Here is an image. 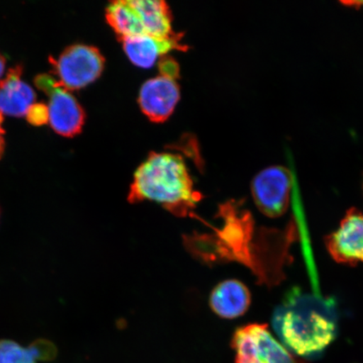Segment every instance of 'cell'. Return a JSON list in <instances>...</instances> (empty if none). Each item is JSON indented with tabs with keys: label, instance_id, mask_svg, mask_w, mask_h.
<instances>
[{
	"label": "cell",
	"instance_id": "20",
	"mask_svg": "<svg viewBox=\"0 0 363 363\" xmlns=\"http://www.w3.org/2000/svg\"><path fill=\"white\" fill-rule=\"evenodd\" d=\"M0 216H1V208H0Z\"/></svg>",
	"mask_w": 363,
	"mask_h": 363
},
{
	"label": "cell",
	"instance_id": "15",
	"mask_svg": "<svg viewBox=\"0 0 363 363\" xmlns=\"http://www.w3.org/2000/svg\"><path fill=\"white\" fill-rule=\"evenodd\" d=\"M26 117L30 125L35 126L45 125L49 122L48 106L43 103H34L27 110Z\"/></svg>",
	"mask_w": 363,
	"mask_h": 363
},
{
	"label": "cell",
	"instance_id": "7",
	"mask_svg": "<svg viewBox=\"0 0 363 363\" xmlns=\"http://www.w3.org/2000/svg\"><path fill=\"white\" fill-rule=\"evenodd\" d=\"M179 99L180 88L177 80L162 75L145 82L138 95L140 110L155 123L169 119Z\"/></svg>",
	"mask_w": 363,
	"mask_h": 363
},
{
	"label": "cell",
	"instance_id": "13",
	"mask_svg": "<svg viewBox=\"0 0 363 363\" xmlns=\"http://www.w3.org/2000/svg\"><path fill=\"white\" fill-rule=\"evenodd\" d=\"M106 18L120 40L144 34L142 24L131 0H116L106 8Z\"/></svg>",
	"mask_w": 363,
	"mask_h": 363
},
{
	"label": "cell",
	"instance_id": "2",
	"mask_svg": "<svg viewBox=\"0 0 363 363\" xmlns=\"http://www.w3.org/2000/svg\"><path fill=\"white\" fill-rule=\"evenodd\" d=\"M202 199L183 157L152 152L134 174L128 201L156 202L176 216H189Z\"/></svg>",
	"mask_w": 363,
	"mask_h": 363
},
{
	"label": "cell",
	"instance_id": "16",
	"mask_svg": "<svg viewBox=\"0 0 363 363\" xmlns=\"http://www.w3.org/2000/svg\"><path fill=\"white\" fill-rule=\"evenodd\" d=\"M38 351L40 361H50L57 356V349L54 343L48 340L40 339L33 343Z\"/></svg>",
	"mask_w": 363,
	"mask_h": 363
},
{
	"label": "cell",
	"instance_id": "17",
	"mask_svg": "<svg viewBox=\"0 0 363 363\" xmlns=\"http://www.w3.org/2000/svg\"><path fill=\"white\" fill-rule=\"evenodd\" d=\"M158 67L160 75L169 77V78L175 80L178 79L179 77V66L174 58L169 56L162 57L158 62Z\"/></svg>",
	"mask_w": 363,
	"mask_h": 363
},
{
	"label": "cell",
	"instance_id": "9",
	"mask_svg": "<svg viewBox=\"0 0 363 363\" xmlns=\"http://www.w3.org/2000/svg\"><path fill=\"white\" fill-rule=\"evenodd\" d=\"M183 35L159 38L142 35L121 40L129 61L140 68H151L172 51H186L188 45L182 43Z\"/></svg>",
	"mask_w": 363,
	"mask_h": 363
},
{
	"label": "cell",
	"instance_id": "11",
	"mask_svg": "<svg viewBox=\"0 0 363 363\" xmlns=\"http://www.w3.org/2000/svg\"><path fill=\"white\" fill-rule=\"evenodd\" d=\"M251 293L247 286L237 279L223 281L216 286L210 297V306L223 319H235L248 311Z\"/></svg>",
	"mask_w": 363,
	"mask_h": 363
},
{
	"label": "cell",
	"instance_id": "3",
	"mask_svg": "<svg viewBox=\"0 0 363 363\" xmlns=\"http://www.w3.org/2000/svg\"><path fill=\"white\" fill-rule=\"evenodd\" d=\"M50 62L59 84L74 91L87 87L101 76L106 58L93 45L74 44L67 47L58 58L50 57Z\"/></svg>",
	"mask_w": 363,
	"mask_h": 363
},
{
	"label": "cell",
	"instance_id": "19",
	"mask_svg": "<svg viewBox=\"0 0 363 363\" xmlns=\"http://www.w3.org/2000/svg\"><path fill=\"white\" fill-rule=\"evenodd\" d=\"M6 67V59L3 56V54L0 52V80L3 79L4 71Z\"/></svg>",
	"mask_w": 363,
	"mask_h": 363
},
{
	"label": "cell",
	"instance_id": "6",
	"mask_svg": "<svg viewBox=\"0 0 363 363\" xmlns=\"http://www.w3.org/2000/svg\"><path fill=\"white\" fill-rule=\"evenodd\" d=\"M325 246L335 262L348 265L363 263V212L349 210L338 229L325 238Z\"/></svg>",
	"mask_w": 363,
	"mask_h": 363
},
{
	"label": "cell",
	"instance_id": "18",
	"mask_svg": "<svg viewBox=\"0 0 363 363\" xmlns=\"http://www.w3.org/2000/svg\"><path fill=\"white\" fill-rule=\"evenodd\" d=\"M3 123L4 116L3 113L0 112V159H1L4 152V147H6V142H4V134H6V131L4 130Z\"/></svg>",
	"mask_w": 363,
	"mask_h": 363
},
{
	"label": "cell",
	"instance_id": "10",
	"mask_svg": "<svg viewBox=\"0 0 363 363\" xmlns=\"http://www.w3.org/2000/svg\"><path fill=\"white\" fill-rule=\"evenodd\" d=\"M23 67H13L0 80V112L13 117L26 116L35 103L36 94L31 86L22 79Z\"/></svg>",
	"mask_w": 363,
	"mask_h": 363
},
{
	"label": "cell",
	"instance_id": "4",
	"mask_svg": "<svg viewBox=\"0 0 363 363\" xmlns=\"http://www.w3.org/2000/svg\"><path fill=\"white\" fill-rule=\"evenodd\" d=\"M231 347L235 363H301L272 335L267 325L240 326L235 331Z\"/></svg>",
	"mask_w": 363,
	"mask_h": 363
},
{
	"label": "cell",
	"instance_id": "5",
	"mask_svg": "<svg viewBox=\"0 0 363 363\" xmlns=\"http://www.w3.org/2000/svg\"><path fill=\"white\" fill-rule=\"evenodd\" d=\"M293 176L287 167L271 166L258 172L251 184L254 202L263 215L278 218L288 211Z\"/></svg>",
	"mask_w": 363,
	"mask_h": 363
},
{
	"label": "cell",
	"instance_id": "1",
	"mask_svg": "<svg viewBox=\"0 0 363 363\" xmlns=\"http://www.w3.org/2000/svg\"><path fill=\"white\" fill-rule=\"evenodd\" d=\"M337 311L330 298L294 288L272 315V324L284 346L299 357L323 352L337 337Z\"/></svg>",
	"mask_w": 363,
	"mask_h": 363
},
{
	"label": "cell",
	"instance_id": "8",
	"mask_svg": "<svg viewBox=\"0 0 363 363\" xmlns=\"http://www.w3.org/2000/svg\"><path fill=\"white\" fill-rule=\"evenodd\" d=\"M49 96V123L54 131L65 138H74L82 133L86 120L84 108L71 91L57 84Z\"/></svg>",
	"mask_w": 363,
	"mask_h": 363
},
{
	"label": "cell",
	"instance_id": "12",
	"mask_svg": "<svg viewBox=\"0 0 363 363\" xmlns=\"http://www.w3.org/2000/svg\"><path fill=\"white\" fill-rule=\"evenodd\" d=\"M145 35L159 38H171L172 17L169 4L162 0H131Z\"/></svg>",
	"mask_w": 363,
	"mask_h": 363
},
{
	"label": "cell",
	"instance_id": "14",
	"mask_svg": "<svg viewBox=\"0 0 363 363\" xmlns=\"http://www.w3.org/2000/svg\"><path fill=\"white\" fill-rule=\"evenodd\" d=\"M40 358L33 344L24 347L11 340H0V363H38Z\"/></svg>",
	"mask_w": 363,
	"mask_h": 363
}]
</instances>
